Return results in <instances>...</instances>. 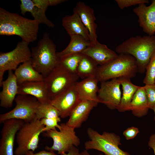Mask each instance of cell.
<instances>
[{
  "mask_svg": "<svg viewBox=\"0 0 155 155\" xmlns=\"http://www.w3.org/2000/svg\"><path fill=\"white\" fill-rule=\"evenodd\" d=\"M39 24L18 13L0 8V35H16L22 40L30 43L36 40Z\"/></svg>",
  "mask_w": 155,
  "mask_h": 155,
  "instance_id": "6da1fadb",
  "label": "cell"
},
{
  "mask_svg": "<svg viewBox=\"0 0 155 155\" xmlns=\"http://www.w3.org/2000/svg\"><path fill=\"white\" fill-rule=\"evenodd\" d=\"M115 51L119 54H127L133 56L137 62L138 72L144 73L155 53V36L137 35L130 37L117 46Z\"/></svg>",
  "mask_w": 155,
  "mask_h": 155,
  "instance_id": "7a4b0ae2",
  "label": "cell"
},
{
  "mask_svg": "<svg viewBox=\"0 0 155 155\" xmlns=\"http://www.w3.org/2000/svg\"><path fill=\"white\" fill-rule=\"evenodd\" d=\"M31 51L32 65L44 78L60 63L55 44L48 32L43 33L36 46L33 47Z\"/></svg>",
  "mask_w": 155,
  "mask_h": 155,
  "instance_id": "3957f363",
  "label": "cell"
},
{
  "mask_svg": "<svg viewBox=\"0 0 155 155\" xmlns=\"http://www.w3.org/2000/svg\"><path fill=\"white\" fill-rule=\"evenodd\" d=\"M137 72L135 58L129 54H120L108 63L98 65L96 77L101 82L123 77L131 79L135 77Z\"/></svg>",
  "mask_w": 155,
  "mask_h": 155,
  "instance_id": "277c9868",
  "label": "cell"
},
{
  "mask_svg": "<svg viewBox=\"0 0 155 155\" xmlns=\"http://www.w3.org/2000/svg\"><path fill=\"white\" fill-rule=\"evenodd\" d=\"M87 133L90 140L84 144L85 150H96L105 155H130L119 148L121 138L115 133L104 132L100 134L90 127L87 129Z\"/></svg>",
  "mask_w": 155,
  "mask_h": 155,
  "instance_id": "5b68a950",
  "label": "cell"
},
{
  "mask_svg": "<svg viewBox=\"0 0 155 155\" xmlns=\"http://www.w3.org/2000/svg\"><path fill=\"white\" fill-rule=\"evenodd\" d=\"M44 128L39 120L24 122L16 135L17 146L15 155H25L28 151L34 152L38 147L39 136L44 132Z\"/></svg>",
  "mask_w": 155,
  "mask_h": 155,
  "instance_id": "8992f818",
  "label": "cell"
},
{
  "mask_svg": "<svg viewBox=\"0 0 155 155\" xmlns=\"http://www.w3.org/2000/svg\"><path fill=\"white\" fill-rule=\"evenodd\" d=\"M59 131L56 129L50 130L43 133L45 137L51 138L53 140V144L50 147L46 146L45 150L47 151H57L60 155L67 152L74 146L77 147L80 144L79 138L77 135L74 128L62 123L60 124Z\"/></svg>",
  "mask_w": 155,
  "mask_h": 155,
  "instance_id": "52a82bcc",
  "label": "cell"
},
{
  "mask_svg": "<svg viewBox=\"0 0 155 155\" xmlns=\"http://www.w3.org/2000/svg\"><path fill=\"white\" fill-rule=\"evenodd\" d=\"M14 101L15 107L11 111L0 115V123L11 119L23 120L29 122L36 119V114L40 103L34 96L18 94Z\"/></svg>",
  "mask_w": 155,
  "mask_h": 155,
  "instance_id": "ba28073f",
  "label": "cell"
},
{
  "mask_svg": "<svg viewBox=\"0 0 155 155\" xmlns=\"http://www.w3.org/2000/svg\"><path fill=\"white\" fill-rule=\"evenodd\" d=\"M79 78L77 74L69 71L60 62L44 78V82L50 100L74 84Z\"/></svg>",
  "mask_w": 155,
  "mask_h": 155,
  "instance_id": "9c48e42d",
  "label": "cell"
},
{
  "mask_svg": "<svg viewBox=\"0 0 155 155\" xmlns=\"http://www.w3.org/2000/svg\"><path fill=\"white\" fill-rule=\"evenodd\" d=\"M29 43L22 40L15 48L7 52L0 53V86L1 87L5 72L15 70L20 63L26 62L31 58Z\"/></svg>",
  "mask_w": 155,
  "mask_h": 155,
  "instance_id": "30bf717a",
  "label": "cell"
},
{
  "mask_svg": "<svg viewBox=\"0 0 155 155\" xmlns=\"http://www.w3.org/2000/svg\"><path fill=\"white\" fill-rule=\"evenodd\" d=\"M121 86L119 78L101 82L98 92L99 102L104 104L111 110L117 109L122 96Z\"/></svg>",
  "mask_w": 155,
  "mask_h": 155,
  "instance_id": "8fae6325",
  "label": "cell"
},
{
  "mask_svg": "<svg viewBox=\"0 0 155 155\" xmlns=\"http://www.w3.org/2000/svg\"><path fill=\"white\" fill-rule=\"evenodd\" d=\"M24 122L11 119L3 122L0 140V155H14V143L17 133Z\"/></svg>",
  "mask_w": 155,
  "mask_h": 155,
  "instance_id": "7c38bea8",
  "label": "cell"
},
{
  "mask_svg": "<svg viewBox=\"0 0 155 155\" xmlns=\"http://www.w3.org/2000/svg\"><path fill=\"white\" fill-rule=\"evenodd\" d=\"M80 100L75 84L51 98L50 102L59 112L60 117L64 118L69 116Z\"/></svg>",
  "mask_w": 155,
  "mask_h": 155,
  "instance_id": "4fadbf2b",
  "label": "cell"
},
{
  "mask_svg": "<svg viewBox=\"0 0 155 155\" xmlns=\"http://www.w3.org/2000/svg\"><path fill=\"white\" fill-rule=\"evenodd\" d=\"M149 6L145 4L138 5L133 9L138 17V22L143 31L149 36L155 33V0Z\"/></svg>",
  "mask_w": 155,
  "mask_h": 155,
  "instance_id": "5bb4252c",
  "label": "cell"
},
{
  "mask_svg": "<svg viewBox=\"0 0 155 155\" xmlns=\"http://www.w3.org/2000/svg\"><path fill=\"white\" fill-rule=\"evenodd\" d=\"M73 12L77 13L83 24L88 31L90 41L94 43L97 41L96 34L97 25L94 10L83 2H78L74 8Z\"/></svg>",
  "mask_w": 155,
  "mask_h": 155,
  "instance_id": "9a60e30c",
  "label": "cell"
},
{
  "mask_svg": "<svg viewBox=\"0 0 155 155\" xmlns=\"http://www.w3.org/2000/svg\"><path fill=\"white\" fill-rule=\"evenodd\" d=\"M93 59L99 65L105 64L117 58V53L98 41L91 44L82 53Z\"/></svg>",
  "mask_w": 155,
  "mask_h": 155,
  "instance_id": "2e32d148",
  "label": "cell"
},
{
  "mask_svg": "<svg viewBox=\"0 0 155 155\" xmlns=\"http://www.w3.org/2000/svg\"><path fill=\"white\" fill-rule=\"evenodd\" d=\"M99 103L91 100H80L72 111L66 123L74 129L80 127L88 119L90 113Z\"/></svg>",
  "mask_w": 155,
  "mask_h": 155,
  "instance_id": "e0dca14e",
  "label": "cell"
},
{
  "mask_svg": "<svg viewBox=\"0 0 155 155\" xmlns=\"http://www.w3.org/2000/svg\"><path fill=\"white\" fill-rule=\"evenodd\" d=\"M18 84V95L32 96L42 104L51 103L44 81H28Z\"/></svg>",
  "mask_w": 155,
  "mask_h": 155,
  "instance_id": "ac0fdd59",
  "label": "cell"
},
{
  "mask_svg": "<svg viewBox=\"0 0 155 155\" xmlns=\"http://www.w3.org/2000/svg\"><path fill=\"white\" fill-rule=\"evenodd\" d=\"M0 93V106L6 108L11 107L13 102L18 94V84L12 71H8L7 78L3 81Z\"/></svg>",
  "mask_w": 155,
  "mask_h": 155,
  "instance_id": "d6986e66",
  "label": "cell"
},
{
  "mask_svg": "<svg viewBox=\"0 0 155 155\" xmlns=\"http://www.w3.org/2000/svg\"><path fill=\"white\" fill-rule=\"evenodd\" d=\"M98 82L96 76H91L75 84L80 100H93L99 103L98 97Z\"/></svg>",
  "mask_w": 155,
  "mask_h": 155,
  "instance_id": "ffe728a7",
  "label": "cell"
},
{
  "mask_svg": "<svg viewBox=\"0 0 155 155\" xmlns=\"http://www.w3.org/2000/svg\"><path fill=\"white\" fill-rule=\"evenodd\" d=\"M62 25L70 36H80L90 41L88 31L76 13L73 12L71 15L64 17L62 19Z\"/></svg>",
  "mask_w": 155,
  "mask_h": 155,
  "instance_id": "44dd1931",
  "label": "cell"
},
{
  "mask_svg": "<svg viewBox=\"0 0 155 155\" xmlns=\"http://www.w3.org/2000/svg\"><path fill=\"white\" fill-rule=\"evenodd\" d=\"M18 84L28 81H44L43 76L33 67L31 59L20 65L14 73Z\"/></svg>",
  "mask_w": 155,
  "mask_h": 155,
  "instance_id": "7402d4cb",
  "label": "cell"
},
{
  "mask_svg": "<svg viewBox=\"0 0 155 155\" xmlns=\"http://www.w3.org/2000/svg\"><path fill=\"white\" fill-rule=\"evenodd\" d=\"M118 78L120 81L122 93L120 103L117 110L120 112L130 111L132 99L139 86L133 84L130 78L123 77Z\"/></svg>",
  "mask_w": 155,
  "mask_h": 155,
  "instance_id": "603a6c76",
  "label": "cell"
},
{
  "mask_svg": "<svg viewBox=\"0 0 155 155\" xmlns=\"http://www.w3.org/2000/svg\"><path fill=\"white\" fill-rule=\"evenodd\" d=\"M20 5L21 13L24 15L27 12H29L36 21L39 24H43L50 28L55 27L54 23L46 17L45 12L38 7L31 0H21Z\"/></svg>",
  "mask_w": 155,
  "mask_h": 155,
  "instance_id": "cb8c5ba5",
  "label": "cell"
},
{
  "mask_svg": "<svg viewBox=\"0 0 155 155\" xmlns=\"http://www.w3.org/2000/svg\"><path fill=\"white\" fill-rule=\"evenodd\" d=\"M149 109L144 87L139 86L132 99L130 111L135 116L141 117L147 114Z\"/></svg>",
  "mask_w": 155,
  "mask_h": 155,
  "instance_id": "d4e9b609",
  "label": "cell"
},
{
  "mask_svg": "<svg viewBox=\"0 0 155 155\" xmlns=\"http://www.w3.org/2000/svg\"><path fill=\"white\" fill-rule=\"evenodd\" d=\"M70 37V41L67 46L62 51L57 53L59 59L72 54L82 53L91 44L90 41L80 36L73 35Z\"/></svg>",
  "mask_w": 155,
  "mask_h": 155,
  "instance_id": "484cf974",
  "label": "cell"
},
{
  "mask_svg": "<svg viewBox=\"0 0 155 155\" xmlns=\"http://www.w3.org/2000/svg\"><path fill=\"white\" fill-rule=\"evenodd\" d=\"M98 66L92 58L83 54L78 67L77 74L83 79L90 77H96Z\"/></svg>",
  "mask_w": 155,
  "mask_h": 155,
  "instance_id": "4316f807",
  "label": "cell"
},
{
  "mask_svg": "<svg viewBox=\"0 0 155 155\" xmlns=\"http://www.w3.org/2000/svg\"><path fill=\"white\" fill-rule=\"evenodd\" d=\"M60 117L59 112L51 103L40 104L36 114V119H53Z\"/></svg>",
  "mask_w": 155,
  "mask_h": 155,
  "instance_id": "83f0119b",
  "label": "cell"
},
{
  "mask_svg": "<svg viewBox=\"0 0 155 155\" xmlns=\"http://www.w3.org/2000/svg\"><path fill=\"white\" fill-rule=\"evenodd\" d=\"M83 56L82 53L72 54L60 59V62L70 72L77 74L78 67Z\"/></svg>",
  "mask_w": 155,
  "mask_h": 155,
  "instance_id": "f1b7e54d",
  "label": "cell"
},
{
  "mask_svg": "<svg viewBox=\"0 0 155 155\" xmlns=\"http://www.w3.org/2000/svg\"><path fill=\"white\" fill-rule=\"evenodd\" d=\"M155 53L151 57L146 68V75L143 80L145 85L155 84Z\"/></svg>",
  "mask_w": 155,
  "mask_h": 155,
  "instance_id": "f546056e",
  "label": "cell"
},
{
  "mask_svg": "<svg viewBox=\"0 0 155 155\" xmlns=\"http://www.w3.org/2000/svg\"><path fill=\"white\" fill-rule=\"evenodd\" d=\"M61 117L53 119L43 118L40 120L41 123L44 125V132L46 131L56 129L57 128L59 130L61 128L58 123L61 120ZM43 132V133H44Z\"/></svg>",
  "mask_w": 155,
  "mask_h": 155,
  "instance_id": "4dcf8cb0",
  "label": "cell"
},
{
  "mask_svg": "<svg viewBox=\"0 0 155 155\" xmlns=\"http://www.w3.org/2000/svg\"><path fill=\"white\" fill-rule=\"evenodd\" d=\"M150 109L155 106V84L144 86Z\"/></svg>",
  "mask_w": 155,
  "mask_h": 155,
  "instance_id": "1f68e13d",
  "label": "cell"
},
{
  "mask_svg": "<svg viewBox=\"0 0 155 155\" xmlns=\"http://www.w3.org/2000/svg\"><path fill=\"white\" fill-rule=\"evenodd\" d=\"M115 1L121 9L132 6L149 3L148 0H115Z\"/></svg>",
  "mask_w": 155,
  "mask_h": 155,
  "instance_id": "d6a6232c",
  "label": "cell"
},
{
  "mask_svg": "<svg viewBox=\"0 0 155 155\" xmlns=\"http://www.w3.org/2000/svg\"><path fill=\"white\" fill-rule=\"evenodd\" d=\"M139 132V130L137 128L132 126L124 130L123 132V135L127 140H129L135 138Z\"/></svg>",
  "mask_w": 155,
  "mask_h": 155,
  "instance_id": "836d02e7",
  "label": "cell"
},
{
  "mask_svg": "<svg viewBox=\"0 0 155 155\" xmlns=\"http://www.w3.org/2000/svg\"><path fill=\"white\" fill-rule=\"evenodd\" d=\"M38 7L46 11L49 6L48 0H32Z\"/></svg>",
  "mask_w": 155,
  "mask_h": 155,
  "instance_id": "e575fe53",
  "label": "cell"
},
{
  "mask_svg": "<svg viewBox=\"0 0 155 155\" xmlns=\"http://www.w3.org/2000/svg\"><path fill=\"white\" fill-rule=\"evenodd\" d=\"M25 155H57L54 151L43 150L36 153L32 151L27 152Z\"/></svg>",
  "mask_w": 155,
  "mask_h": 155,
  "instance_id": "d590c367",
  "label": "cell"
},
{
  "mask_svg": "<svg viewBox=\"0 0 155 155\" xmlns=\"http://www.w3.org/2000/svg\"><path fill=\"white\" fill-rule=\"evenodd\" d=\"M148 145L152 149L155 155V134H153L150 136Z\"/></svg>",
  "mask_w": 155,
  "mask_h": 155,
  "instance_id": "8d00e7d4",
  "label": "cell"
},
{
  "mask_svg": "<svg viewBox=\"0 0 155 155\" xmlns=\"http://www.w3.org/2000/svg\"><path fill=\"white\" fill-rule=\"evenodd\" d=\"M61 155H81V154L77 147L74 146L67 152L64 153Z\"/></svg>",
  "mask_w": 155,
  "mask_h": 155,
  "instance_id": "74e56055",
  "label": "cell"
},
{
  "mask_svg": "<svg viewBox=\"0 0 155 155\" xmlns=\"http://www.w3.org/2000/svg\"><path fill=\"white\" fill-rule=\"evenodd\" d=\"M66 0H48L49 6H54L64 2Z\"/></svg>",
  "mask_w": 155,
  "mask_h": 155,
  "instance_id": "f35d334b",
  "label": "cell"
},
{
  "mask_svg": "<svg viewBox=\"0 0 155 155\" xmlns=\"http://www.w3.org/2000/svg\"><path fill=\"white\" fill-rule=\"evenodd\" d=\"M81 155H91L86 150H84L80 153ZM98 155H104L102 154H100Z\"/></svg>",
  "mask_w": 155,
  "mask_h": 155,
  "instance_id": "ab89813d",
  "label": "cell"
},
{
  "mask_svg": "<svg viewBox=\"0 0 155 155\" xmlns=\"http://www.w3.org/2000/svg\"><path fill=\"white\" fill-rule=\"evenodd\" d=\"M152 110L154 111V113L155 116H154V120L155 121V106L154 107V108H152Z\"/></svg>",
  "mask_w": 155,
  "mask_h": 155,
  "instance_id": "60d3db41",
  "label": "cell"
},
{
  "mask_svg": "<svg viewBox=\"0 0 155 155\" xmlns=\"http://www.w3.org/2000/svg\"></svg>",
  "mask_w": 155,
  "mask_h": 155,
  "instance_id": "b9f144b4",
  "label": "cell"
}]
</instances>
